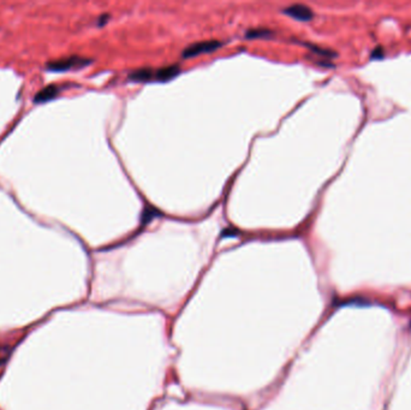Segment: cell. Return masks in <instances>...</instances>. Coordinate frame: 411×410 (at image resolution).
Segmentation results:
<instances>
[{"label":"cell","instance_id":"52a82bcc","mask_svg":"<svg viewBox=\"0 0 411 410\" xmlns=\"http://www.w3.org/2000/svg\"><path fill=\"white\" fill-rule=\"evenodd\" d=\"M271 34H272L271 31L267 29H254L248 31L247 36L249 37V39H256V37H265L267 35H271Z\"/></svg>","mask_w":411,"mask_h":410},{"label":"cell","instance_id":"277c9868","mask_svg":"<svg viewBox=\"0 0 411 410\" xmlns=\"http://www.w3.org/2000/svg\"><path fill=\"white\" fill-rule=\"evenodd\" d=\"M178 72H180V68H178L177 65L165 66V68L159 69V70L155 72L154 78L156 81H160V82L170 81L174 76H177Z\"/></svg>","mask_w":411,"mask_h":410},{"label":"cell","instance_id":"3957f363","mask_svg":"<svg viewBox=\"0 0 411 410\" xmlns=\"http://www.w3.org/2000/svg\"><path fill=\"white\" fill-rule=\"evenodd\" d=\"M88 61L83 58H80V57H71V58L67 59H61L58 62H53L49 63L48 69L49 70H54V71H63V70H69V69L74 68V66H82L84 64H87Z\"/></svg>","mask_w":411,"mask_h":410},{"label":"cell","instance_id":"6da1fadb","mask_svg":"<svg viewBox=\"0 0 411 410\" xmlns=\"http://www.w3.org/2000/svg\"><path fill=\"white\" fill-rule=\"evenodd\" d=\"M221 46V42L215 40L209 41H201V42H196L190 45L189 47L184 49L183 58H193V57L203 55V53H209L218 49Z\"/></svg>","mask_w":411,"mask_h":410},{"label":"cell","instance_id":"8992f818","mask_svg":"<svg viewBox=\"0 0 411 410\" xmlns=\"http://www.w3.org/2000/svg\"><path fill=\"white\" fill-rule=\"evenodd\" d=\"M129 78L136 82L149 81L152 78H154V72H153V70H150V69H140V70H136L133 74H130Z\"/></svg>","mask_w":411,"mask_h":410},{"label":"cell","instance_id":"5b68a950","mask_svg":"<svg viewBox=\"0 0 411 410\" xmlns=\"http://www.w3.org/2000/svg\"><path fill=\"white\" fill-rule=\"evenodd\" d=\"M58 94V88H55L54 86H49L43 88L42 90H40V93L36 94L35 101L37 102H43V101H48L52 97H54Z\"/></svg>","mask_w":411,"mask_h":410},{"label":"cell","instance_id":"7a4b0ae2","mask_svg":"<svg viewBox=\"0 0 411 410\" xmlns=\"http://www.w3.org/2000/svg\"><path fill=\"white\" fill-rule=\"evenodd\" d=\"M284 12L290 17L295 18L297 21H310L314 17L313 11L310 10L308 6L302 4H295L288 6V8L284 9Z\"/></svg>","mask_w":411,"mask_h":410},{"label":"cell","instance_id":"ba28073f","mask_svg":"<svg viewBox=\"0 0 411 410\" xmlns=\"http://www.w3.org/2000/svg\"><path fill=\"white\" fill-rule=\"evenodd\" d=\"M0 365H2V358H0Z\"/></svg>","mask_w":411,"mask_h":410}]
</instances>
